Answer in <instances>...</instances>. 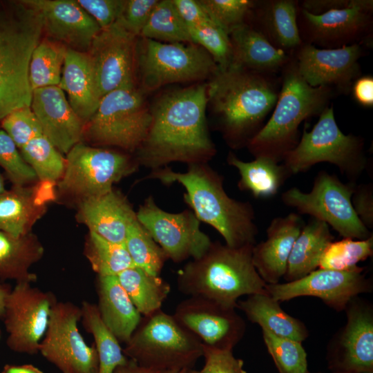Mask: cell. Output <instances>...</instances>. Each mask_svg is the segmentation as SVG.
<instances>
[{
    "instance_id": "1",
    "label": "cell",
    "mask_w": 373,
    "mask_h": 373,
    "mask_svg": "<svg viewBox=\"0 0 373 373\" xmlns=\"http://www.w3.org/2000/svg\"><path fill=\"white\" fill-rule=\"evenodd\" d=\"M207 83L166 92L151 109L148 133L135 151V160L153 170L174 162L208 163L216 155L206 119Z\"/></svg>"
},
{
    "instance_id": "2",
    "label": "cell",
    "mask_w": 373,
    "mask_h": 373,
    "mask_svg": "<svg viewBox=\"0 0 373 373\" xmlns=\"http://www.w3.org/2000/svg\"><path fill=\"white\" fill-rule=\"evenodd\" d=\"M207 84L208 104L226 142L247 146L265 124L280 89V76L230 65L218 68Z\"/></svg>"
},
{
    "instance_id": "3",
    "label": "cell",
    "mask_w": 373,
    "mask_h": 373,
    "mask_svg": "<svg viewBox=\"0 0 373 373\" xmlns=\"http://www.w3.org/2000/svg\"><path fill=\"white\" fill-rule=\"evenodd\" d=\"M146 179L165 184L179 183L185 189L184 199L198 220L213 227L231 247L254 245L258 233L255 211L249 202L227 195L223 178L208 163L188 165L186 172L168 166L153 170Z\"/></svg>"
},
{
    "instance_id": "4",
    "label": "cell",
    "mask_w": 373,
    "mask_h": 373,
    "mask_svg": "<svg viewBox=\"0 0 373 373\" xmlns=\"http://www.w3.org/2000/svg\"><path fill=\"white\" fill-rule=\"evenodd\" d=\"M253 246L231 247L212 242L202 256L180 269L179 291L234 309L242 296L267 293V283L253 265Z\"/></svg>"
},
{
    "instance_id": "5",
    "label": "cell",
    "mask_w": 373,
    "mask_h": 373,
    "mask_svg": "<svg viewBox=\"0 0 373 373\" xmlns=\"http://www.w3.org/2000/svg\"><path fill=\"white\" fill-rule=\"evenodd\" d=\"M280 76V89L271 116L247 146L254 157L278 162L298 144L300 124L319 116L337 95L329 87L309 85L298 72L293 56Z\"/></svg>"
},
{
    "instance_id": "6",
    "label": "cell",
    "mask_w": 373,
    "mask_h": 373,
    "mask_svg": "<svg viewBox=\"0 0 373 373\" xmlns=\"http://www.w3.org/2000/svg\"><path fill=\"white\" fill-rule=\"evenodd\" d=\"M39 13L21 1H0V119L30 106L32 53L41 40Z\"/></svg>"
},
{
    "instance_id": "7",
    "label": "cell",
    "mask_w": 373,
    "mask_h": 373,
    "mask_svg": "<svg viewBox=\"0 0 373 373\" xmlns=\"http://www.w3.org/2000/svg\"><path fill=\"white\" fill-rule=\"evenodd\" d=\"M137 364L155 370H191L202 356L203 344L161 309L143 316L123 349Z\"/></svg>"
},
{
    "instance_id": "8",
    "label": "cell",
    "mask_w": 373,
    "mask_h": 373,
    "mask_svg": "<svg viewBox=\"0 0 373 373\" xmlns=\"http://www.w3.org/2000/svg\"><path fill=\"white\" fill-rule=\"evenodd\" d=\"M318 117L311 131L304 128L298 144L286 155L283 164L291 176L318 163L328 162L350 182H356L367 164L363 138L341 131L332 104Z\"/></svg>"
},
{
    "instance_id": "9",
    "label": "cell",
    "mask_w": 373,
    "mask_h": 373,
    "mask_svg": "<svg viewBox=\"0 0 373 373\" xmlns=\"http://www.w3.org/2000/svg\"><path fill=\"white\" fill-rule=\"evenodd\" d=\"M218 68L212 57L195 44L164 43L142 37L138 40V88L143 94L169 84L209 79Z\"/></svg>"
},
{
    "instance_id": "10",
    "label": "cell",
    "mask_w": 373,
    "mask_h": 373,
    "mask_svg": "<svg viewBox=\"0 0 373 373\" xmlns=\"http://www.w3.org/2000/svg\"><path fill=\"white\" fill-rule=\"evenodd\" d=\"M151 123V109L139 88H123L101 98L85 125L84 136L94 144L135 152L144 140Z\"/></svg>"
},
{
    "instance_id": "11",
    "label": "cell",
    "mask_w": 373,
    "mask_h": 373,
    "mask_svg": "<svg viewBox=\"0 0 373 373\" xmlns=\"http://www.w3.org/2000/svg\"><path fill=\"white\" fill-rule=\"evenodd\" d=\"M356 182H343L336 175L320 171L309 193L292 187L283 193L281 200L300 213L307 214L332 227L343 238L365 240L372 235L359 220L352 204Z\"/></svg>"
},
{
    "instance_id": "12",
    "label": "cell",
    "mask_w": 373,
    "mask_h": 373,
    "mask_svg": "<svg viewBox=\"0 0 373 373\" xmlns=\"http://www.w3.org/2000/svg\"><path fill=\"white\" fill-rule=\"evenodd\" d=\"M138 166L127 154L79 142L66 153L58 187L61 193L80 200L103 195Z\"/></svg>"
},
{
    "instance_id": "13",
    "label": "cell",
    "mask_w": 373,
    "mask_h": 373,
    "mask_svg": "<svg viewBox=\"0 0 373 373\" xmlns=\"http://www.w3.org/2000/svg\"><path fill=\"white\" fill-rule=\"evenodd\" d=\"M297 24L303 43L323 49L352 44L372 46L373 1L314 15L298 7Z\"/></svg>"
},
{
    "instance_id": "14",
    "label": "cell",
    "mask_w": 373,
    "mask_h": 373,
    "mask_svg": "<svg viewBox=\"0 0 373 373\" xmlns=\"http://www.w3.org/2000/svg\"><path fill=\"white\" fill-rule=\"evenodd\" d=\"M81 318V307L73 303L57 300L52 308L39 352L61 373L97 372V352L79 331Z\"/></svg>"
},
{
    "instance_id": "15",
    "label": "cell",
    "mask_w": 373,
    "mask_h": 373,
    "mask_svg": "<svg viewBox=\"0 0 373 373\" xmlns=\"http://www.w3.org/2000/svg\"><path fill=\"white\" fill-rule=\"evenodd\" d=\"M57 301L51 291L32 287L28 282L16 283L6 298L2 318L8 348L20 354H38Z\"/></svg>"
},
{
    "instance_id": "16",
    "label": "cell",
    "mask_w": 373,
    "mask_h": 373,
    "mask_svg": "<svg viewBox=\"0 0 373 373\" xmlns=\"http://www.w3.org/2000/svg\"><path fill=\"white\" fill-rule=\"evenodd\" d=\"M136 217L167 258L174 262L200 258L212 243L191 210L167 212L157 205L152 196L140 207Z\"/></svg>"
},
{
    "instance_id": "17",
    "label": "cell",
    "mask_w": 373,
    "mask_h": 373,
    "mask_svg": "<svg viewBox=\"0 0 373 373\" xmlns=\"http://www.w3.org/2000/svg\"><path fill=\"white\" fill-rule=\"evenodd\" d=\"M137 38L118 20L93 40L87 52L100 99L113 90L137 86Z\"/></svg>"
},
{
    "instance_id": "18",
    "label": "cell",
    "mask_w": 373,
    "mask_h": 373,
    "mask_svg": "<svg viewBox=\"0 0 373 373\" xmlns=\"http://www.w3.org/2000/svg\"><path fill=\"white\" fill-rule=\"evenodd\" d=\"M363 271V267L353 271L318 269L292 282L267 284L265 290L278 301L314 296L332 309L341 311L354 298L372 291V280Z\"/></svg>"
},
{
    "instance_id": "19",
    "label": "cell",
    "mask_w": 373,
    "mask_h": 373,
    "mask_svg": "<svg viewBox=\"0 0 373 373\" xmlns=\"http://www.w3.org/2000/svg\"><path fill=\"white\" fill-rule=\"evenodd\" d=\"M367 48L352 44L323 49L303 43L292 56L298 72L309 85L329 87L337 95H347L354 81L361 76L359 59Z\"/></svg>"
},
{
    "instance_id": "20",
    "label": "cell",
    "mask_w": 373,
    "mask_h": 373,
    "mask_svg": "<svg viewBox=\"0 0 373 373\" xmlns=\"http://www.w3.org/2000/svg\"><path fill=\"white\" fill-rule=\"evenodd\" d=\"M173 316L203 345L217 349L233 350L246 329L234 308L200 297L189 296L179 303Z\"/></svg>"
},
{
    "instance_id": "21",
    "label": "cell",
    "mask_w": 373,
    "mask_h": 373,
    "mask_svg": "<svg viewBox=\"0 0 373 373\" xmlns=\"http://www.w3.org/2000/svg\"><path fill=\"white\" fill-rule=\"evenodd\" d=\"M347 321L332 340L337 365L347 373L373 372V307L358 296L346 309Z\"/></svg>"
},
{
    "instance_id": "22",
    "label": "cell",
    "mask_w": 373,
    "mask_h": 373,
    "mask_svg": "<svg viewBox=\"0 0 373 373\" xmlns=\"http://www.w3.org/2000/svg\"><path fill=\"white\" fill-rule=\"evenodd\" d=\"M40 15L44 32L67 48L88 52L101 30L76 0H21Z\"/></svg>"
},
{
    "instance_id": "23",
    "label": "cell",
    "mask_w": 373,
    "mask_h": 373,
    "mask_svg": "<svg viewBox=\"0 0 373 373\" xmlns=\"http://www.w3.org/2000/svg\"><path fill=\"white\" fill-rule=\"evenodd\" d=\"M30 108L44 135L61 153L66 154L81 142L86 124L75 112L59 86L33 90Z\"/></svg>"
},
{
    "instance_id": "24",
    "label": "cell",
    "mask_w": 373,
    "mask_h": 373,
    "mask_svg": "<svg viewBox=\"0 0 373 373\" xmlns=\"http://www.w3.org/2000/svg\"><path fill=\"white\" fill-rule=\"evenodd\" d=\"M304 222L296 213L274 218L268 226L267 238L252 248V262L267 284L279 283L284 277L287 261Z\"/></svg>"
},
{
    "instance_id": "25",
    "label": "cell",
    "mask_w": 373,
    "mask_h": 373,
    "mask_svg": "<svg viewBox=\"0 0 373 373\" xmlns=\"http://www.w3.org/2000/svg\"><path fill=\"white\" fill-rule=\"evenodd\" d=\"M77 218L89 231L119 244H124L128 228L137 219L126 198L114 189L103 195L81 199Z\"/></svg>"
},
{
    "instance_id": "26",
    "label": "cell",
    "mask_w": 373,
    "mask_h": 373,
    "mask_svg": "<svg viewBox=\"0 0 373 373\" xmlns=\"http://www.w3.org/2000/svg\"><path fill=\"white\" fill-rule=\"evenodd\" d=\"M230 65L269 75H280L292 54L274 46L251 23L243 24L229 35Z\"/></svg>"
},
{
    "instance_id": "27",
    "label": "cell",
    "mask_w": 373,
    "mask_h": 373,
    "mask_svg": "<svg viewBox=\"0 0 373 373\" xmlns=\"http://www.w3.org/2000/svg\"><path fill=\"white\" fill-rule=\"evenodd\" d=\"M298 1H256L250 23L276 48L292 54L302 44L298 24Z\"/></svg>"
},
{
    "instance_id": "28",
    "label": "cell",
    "mask_w": 373,
    "mask_h": 373,
    "mask_svg": "<svg viewBox=\"0 0 373 373\" xmlns=\"http://www.w3.org/2000/svg\"><path fill=\"white\" fill-rule=\"evenodd\" d=\"M62 69L59 86L67 93L70 106L86 124L100 101L95 72L88 52L68 48Z\"/></svg>"
},
{
    "instance_id": "29",
    "label": "cell",
    "mask_w": 373,
    "mask_h": 373,
    "mask_svg": "<svg viewBox=\"0 0 373 373\" xmlns=\"http://www.w3.org/2000/svg\"><path fill=\"white\" fill-rule=\"evenodd\" d=\"M97 308L101 319L119 343L125 344L140 324L137 310L116 276H97Z\"/></svg>"
},
{
    "instance_id": "30",
    "label": "cell",
    "mask_w": 373,
    "mask_h": 373,
    "mask_svg": "<svg viewBox=\"0 0 373 373\" xmlns=\"http://www.w3.org/2000/svg\"><path fill=\"white\" fill-rule=\"evenodd\" d=\"M44 253L41 242L33 233L15 237L0 231V282H35L37 275L30 268L42 258Z\"/></svg>"
},
{
    "instance_id": "31",
    "label": "cell",
    "mask_w": 373,
    "mask_h": 373,
    "mask_svg": "<svg viewBox=\"0 0 373 373\" xmlns=\"http://www.w3.org/2000/svg\"><path fill=\"white\" fill-rule=\"evenodd\" d=\"M334 239L329 225L323 221L312 218L304 224L287 261L284 276L287 283L302 278L316 270L325 250Z\"/></svg>"
},
{
    "instance_id": "32",
    "label": "cell",
    "mask_w": 373,
    "mask_h": 373,
    "mask_svg": "<svg viewBox=\"0 0 373 373\" xmlns=\"http://www.w3.org/2000/svg\"><path fill=\"white\" fill-rule=\"evenodd\" d=\"M236 307L251 322L258 324L262 330L300 343L308 336L305 325L287 314L280 307L279 301L267 293L249 295L247 298L238 300Z\"/></svg>"
},
{
    "instance_id": "33",
    "label": "cell",
    "mask_w": 373,
    "mask_h": 373,
    "mask_svg": "<svg viewBox=\"0 0 373 373\" xmlns=\"http://www.w3.org/2000/svg\"><path fill=\"white\" fill-rule=\"evenodd\" d=\"M227 161L239 173L238 188L249 192L256 198L274 196L290 176L283 164L266 157L245 162L229 153Z\"/></svg>"
},
{
    "instance_id": "34",
    "label": "cell",
    "mask_w": 373,
    "mask_h": 373,
    "mask_svg": "<svg viewBox=\"0 0 373 373\" xmlns=\"http://www.w3.org/2000/svg\"><path fill=\"white\" fill-rule=\"evenodd\" d=\"M46 208L37 200L35 186L12 185L0 195V231L15 237L26 235Z\"/></svg>"
},
{
    "instance_id": "35",
    "label": "cell",
    "mask_w": 373,
    "mask_h": 373,
    "mask_svg": "<svg viewBox=\"0 0 373 373\" xmlns=\"http://www.w3.org/2000/svg\"><path fill=\"white\" fill-rule=\"evenodd\" d=\"M137 310L143 316L161 309L171 286L160 276L149 274L137 267H129L116 275Z\"/></svg>"
},
{
    "instance_id": "36",
    "label": "cell",
    "mask_w": 373,
    "mask_h": 373,
    "mask_svg": "<svg viewBox=\"0 0 373 373\" xmlns=\"http://www.w3.org/2000/svg\"><path fill=\"white\" fill-rule=\"evenodd\" d=\"M81 310L82 324L95 341L98 355L97 373H113L128 358L124 354L119 342L102 322L97 305L84 301Z\"/></svg>"
},
{
    "instance_id": "37",
    "label": "cell",
    "mask_w": 373,
    "mask_h": 373,
    "mask_svg": "<svg viewBox=\"0 0 373 373\" xmlns=\"http://www.w3.org/2000/svg\"><path fill=\"white\" fill-rule=\"evenodd\" d=\"M67 47L52 39H42L34 49L29 65L32 90L59 86Z\"/></svg>"
},
{
    "instance_id": "38",
    "label": "cell",
    "mask_w": 373,
    "mask_h": 373,
    "mask_svg": "<svg viewBox=\"0 0 373 373\" xmlns=\"http://www.w3.org/2000/svg\"><path fill=\"white\" fill-rule=\"evenodd\" d=\"M84 254L97 276H116L134 267L124 244L108 241L92 231L86 238Z\"/></svg>"
},
{
    "instance_id": "39",
    "label": "cell",
    "mask_w": 373,
    "mask_h": 373,
    "mask_svg": "<svg viewBox=\"0 0 373 373\" xmlns=\"http://www.w3.org/2000/svg\"><path fill=\"white\" fill-rule=\"evenodd\" d=\"M140 37L164 43H192L172 0L158 1Z\"/></svg>"
},
{
    "instance_id": "40",
    "label": "cell",
    "mask_w": 373,
    "mask_h": 373,
    "mask_svg": "<svg viewBox=\"0 0 373 373\" xmlns=\"http://www.w3.org/2000/svg\"><path fill=\"white\" fill-rule=\"evenodd\" d=\"M124 245L135 267L160 276L168 258L137 219L128 227Z\"/></svg>"
},
{
    "instance_id": "41",
    "label": "cell",
    "mask_w": 373,
    "mask_h": 373,
    "mask_svg": "<svg viewBox=\"0 0 373 373\" xmlns=\"http://www.w3.org/2000/svg\"><path fill=\"white\" fill-rule=\"evenodd\" d=\"M20 151L40 182H55L62 176L65 159L44 134L30 140Z\"/></svg>"
},
{
    "instance_id": "42",
    "label": "cell",
    "mask_w": 373,
    "mask_h": 373,
    "mask_svg": "<svg viewBox=\"0 0 373 373\" xmlns=\"http://www.w3.org/2000/svg\"><path fill=\"white\" fill-rule=\"evenodd\" d=\"M373 254V236L365 240L349 238L332 241L325 250L319 269L353 271L361 269L357 265Z\"/></svg>"
},
{
    "instance_id": "43",
    "label": "cell",
    "mask_w": 373,
    "mask_h": 373,
    "mask_svg": "<svg viewBox=\"0 0 373 373\" xmlns=\"http://www.w3.org/2000/svg\"><path fill=\"white\" fill-rule=\"evenodd\" d=\"M262 336L280 373H307V354L300 342L266 330Z\"/></svg>"
},
{
    "instance_id": "44",
    "label": "cell",
    "mask_w": 373,
    "mask_h": 373,
    "mask_svg": "<svg viewBox=\"0 0 373 373\" xmlns=\"http://www.w3.org/2000/svg\"><path fill=\"white\" fill-rule=\"evenodd\" d=\"M209 18L228 35L238 27L250 23L256 1L198 0Z\"/></svg>"
},
{
    "instance_id": "45",
    "label": "cell",
    "mask_w": 373,
    "mask_h": 373,
    "mask_svg": "<svg viewBox=\"0 0 373 373\" xmlns=\"http://www.w3.org/2000/svg\"><path fill=\"white\" fill-rule=\"evenodd\" d=\"M191 41L204 49L218 68L225 69L231 63V46L229 35L214 22L187 27Z\"/></svg>"
},
{
    "instance_id": "46",
    "label": "cell",
    "mask_w": 373,
    "mask_h": 373,
    "mask_svg": "<svg viewBox=\"0 0 373 373\" xmlns=\"http://www.w3.org/2000/svg\"><path fill=\"white\" fill-rule=\"evenodd\" d=\"M0 166L12 185L26 186L38 180L32 167L25 161L12 138L0 130Z\"/></svg>"
},
{
    "instance_id": "47",
    "label": "cell",
    "mask_w": 373,
    "mask_h": 373,
    "mask_svg": "<svg viewBox=\"0 0 373 373\" xmlns=\"http://www.w3.org/2000/svg\"><path fill=\"white\" fill-rule=\"evenodd\" d=\"M1 124L19 149L32 139L44 134L30 106L12 111L2 119Z\"/></svg>"
},
{
    "instance_id": "48",
    "label": "cell",
    "mask_w": 373,
    "mask_h": 373,
    "mask_svg": "<svg viewBox=\"0 0 373 373\" xmlns=\"http://www.w3.org/2000/svg\"><path fill=\"white\" fill-rule=\"evenodd\" d=\"M96 21L100 29L117 22L123 13L126 0H76Z\"/></svg>"
},
{
    "instance_id": "49",
    "label": "cell",
    "mask_w": 373,
    "mask_h": 373,
    "mask_svg": "<svg viewBox=\"0 0 373 373\" xmlns=\"http://www.w3.org/2000/svg\"><path fill=\"white\" fill-rule=\"evenodd\" d=\"M204 365L201 373H247L244 362L236 358L231 350H222L203 345Z\"/></svg>"
},
{
    "instance_id": "50",
    "label": "cell",
    "mask_w": 373,
    "mask_h": 373,
    "mask_svg": "<svg viewBox=\"0 0 373 373\" xmlns=\"http://www.w3.org/2000/svg\"><path fill=\"white\" fill-rule=\"evenodd\" d=\"M158 0H126L119 21L130 32L140 37Z\"/></svg>"
},
{
    "instance_id": "51",
    "label": "cell",
    "mask_w": 373,
    "mask_h": 373,
    "mask_svg": "<svg viewBox=\"0 0 373 373\" xmlns=\"http://www.w3.org/2000/svg\"><path fill=\"white\" fill-rule=\"evenodd\" d=\"M353 209L361 222L369 230L373 229V185L356 184L352 195Z\"/></svg>"
},
{
    "instance_id": "52",
    "label": "cell",
    "mask_w": 373,
    "mask_h": 373,
    "mask_svg": "<svg viewBox=\"0 0 373 373\" xmlns=\"http://www.w3.org/2000/svg\"><path fill=\"white\" fill-rule=\"evenodd\" d=\"M187 27L213 22L196 0H172Z\"/></svg>"
},
{
    "instance_id": "53",
    "label": "cell",
    "mask_w": 373,
    "mask_h": 373,
    "mask_svg": "<svg viewBox=\"0 0 373 373\" xmlns=\"http://www.w3.org/2000/svg\"><path fill=\"white\" fill-rule=\"evenodd\" d=\"M358 0H303L298 7L307 12L318 15L334 10L344 9L355 6Z\"/></svg>"
},
{
    "instance_id": "54",
    "label": "cell",
    "mask_w": 373,
    "mask_h": 373,
    "mask_svg": "<svg viewBox=\"0 0 373 373\" xmlns=\"http://www.w3.org/2000/svg\"><path fill=\"white\" fill-rule=\"evenodd\" d=\"M351 91L354 99L360 106L365 108L373 107V77L372 75L360 76L353 83Z\"/></svg>"
},
{
    "instance_id": "55",
    "label": "cell",
    "mask_w": 373,
    "mask_h": 373,
    "mask_svg": "<svg viewBox=\"0 0 373 373\" xmlns=\"http://www.w3.org/2000/svg\"><path fill=\"white\" fill-rule=\"evenodd\" d=\"M187 370L164 371L142 366L128 359L126 363L116 368L113 373H185Z\"/></svg>"
},
{
    "instance_id": "56",
    "label": "cell",
    "mask_w": 373,
    "mask_h": 373,
    "mask_svg": "<svg viewBox=\"0 0 373 373\" xmlns=\"http://www.w3.org/2000/svg\"><path fill=\"white\" fill-rule=\"evenodd\" d=\"M1 373H44L39 368L32 364L6 365Z\"/></svg>"
},
{
    "instance_id": "57",
    "label": "cell",
    "mask_w": 373,
    "mask_h": 373,
    "mask_svg": "<svg viewBox=\"0 0 373 373\" xmlns=\"http://www.w3.org/2000/svg\"><path fill=\"white\" fill-rule=\"evenodd\" d=\"M11 289H12V287L9 284L0 282V318H3L6 300Z\"/></svg>"
},
{
    "instance_id": "58",
    "label": "cell",
    "mask_w": 373,
    "mask_h": 373,
    "mask_svg": "<svg viewBox=\"0 0 373 373\" xmlns=\"http://www.w3.org/2000/svg\"><path fill=\"white\" fill-rule=\"evenodd\" d=\"M6 190L7 189H6V186H5V182H4L3 177L0 173V195L4 193Z\"/></svg>"
},
{
    "instance_id": "59",
    "label": "cell",
    "mask_w": 373,
    "mask_h": 373,
    "mask_svg": "<svg viewBox=\"0 0 373 373\" xmlns=\"http://www.w3.org/2000/svg\"><path fill=\"white\" fill-rule=\"evenodd\" d=\"M185 373H201L200 371L193 370L192 369L187 370Z\"/></svg>"
},
{
    "instance_id": "60",
    "label": "cell",
    "mask_w": 373,
    "mask_h": 373,
    "mask_svg": "<svg viewBox=\"0 0 373 373\" xmlns=\"http://www.w3.org/2000/svg\"><path fill=\"white\" fill-rule=\"evenodd\" d=\"M1 329H0V338H1Z\"/></svg>"
},
{
    "instance_id": "61",
    "label": "cell",
    "mask_w": 373,
    "mask_h": 373,
    "mask_svg": "<svg viewBox=\"0 0 373 373\" xmlns=\"http://www.w3.org/2000/svg\"><path fill=\"white\" fill-rule=\"evenodd\" d=\"M339 373H347V372H339Z\"/></svg>"
}]
</instances>
